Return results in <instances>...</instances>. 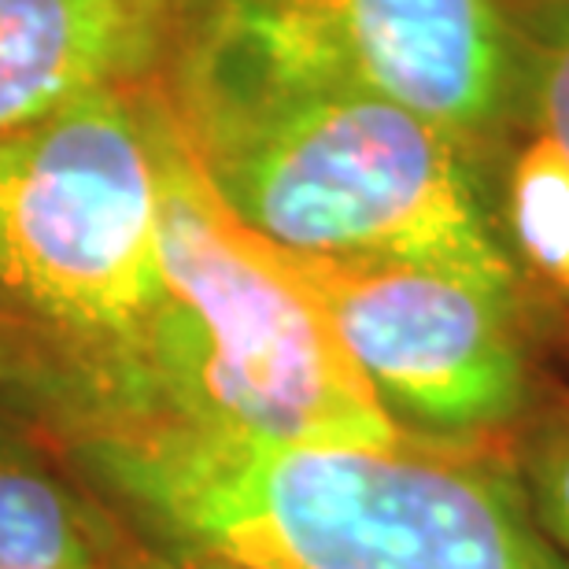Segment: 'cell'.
<instances>
[{
	"label": "cell",
	"mask_w": 569,
	"mask_h": 569,
	"mask_svg": "<svg viewBox=\"0 0 569 569\" xmlns=\"http://www.w3.org/2000/svg\"><path fill=\"white\" fill-rule=\"evenodd\" d=\"M518 127L537 130L569 159V0H515Z\"/></svg>",
	"instance_id": "9"
},
{
	"label": "cell",
	"mask_w": 569,
	"mask_h": 569,
	"mask_svg": "<svg viewBox=\"0 0 569 569\" xmlns=\"http://www.w3.org/2000/svg\"><path fill=\"white\" fill-rule=\"evenodd\" d=\"M503 237L518 274L529 270L569 303V159L537 130H515L503 144Z\"/></svg>",
	"instance_id": "8"
},
{
	"label": "cell",
	"mask_w": 569,
	"mask_h": 569,
	"mask_svg": "<svg viewBox=\"0 0 569 569\" xmlns=\"http://www.w3.org/2000/svg\"><path fill=\"white\" fill-rule=\"evenodd\" d=\"M127 526V521H122ZM116 569H252L222 555L200 551V548H181V543H156L138 537L127 526V540L116 555Z\"/></svg>",
	"instance_id": "11"
},
{
	"label": "cell",
	"mask_w": 569,
	"mask_h": 569,
	"mask_svg": "<svg viewBox=\"0 0 569 569\" xmlns=\"http://www.w3.org/2000/svg\"><path fill=\"white\" fill-rule=\"evenodd\" d=\"M510 459L540 529L569 562V396L526 418L510 437Z\"/></svg>",
	"instance_id": "10"
},
{
	"label": "cell",
	"mask_w": 569,
	"mask_h": 569,
	"mask_svg": "<svg viewBox=\"0 0 569 569\" xmlns=\"http://www.w3.org/2000/svg\"><path fill=\"white\" fill-rule=\"evenodd\" d=\"M159 97L244 230L296 256L451 270L518 303L481 167L389 100L170 44Z\"/></svg>",
	"instance_id": "2"
},
{
	"label": "cell",
	"mask_w": 569,
	"mask_h": 569,
	"mask_svg": "<svg viewBox=\"0 0 569 569\" xmlns=\"http://www.w3.org/2000/svg\"><path fill=\"white\" fill-rule=\"evenodd\" d=\"M278 252L403 432L507 443L537 411L518 303L437 267Z\"/></svg>",
	"instance_id": "5"
},
{
	"label": "cell",
	"mask_w": 569,
	"mask_h": 569,
	"mask_svg": "<svg viewBox=\"0 0 569 569\" xmlns=\"http://www.w3.org/2000/svg\"><path fill=\"white\" fill-rule=\"evenodd\" d=\"M181 0H0V138L89 93L141 86Z\"/></svg>",
	"instance_id": "6"
},
{
	"label": "cell",
	"mask_w": 569,
	"mask_h": 569,
	"mask_svg": "<svg viewBox=\"0 0 569 569\" xmlns=\"http://www.w3.org/2000/svg\"><path fill=\"white\" fill-rule=\"evenodd\" d=\"M127 526L49 443L0 415V569H116Z\"/></svg>",
	"instance_id": "7"
},
{
	"label": "cell",
	"mask_w": 569,
	"mask_h": 569,
	"mask_svg": "<svg viewBox=\"0 0 569 569\" xmlns=\"http://www.w3.org/2000/svg\"><path fill=\"white\" fill-rule=\"evenodd\" d=\"M144 540L252 569H569L510 443H274L192 426L44 440Z\"/></svg>",
	"instance_id": "1"
},
{
	"label": "cell",
	"mask_w": 569,
	"mask_h": 569,
	"mask_svg": "<svg viewBox=\"0 0 569 569\" xmlns=\"http://www.w3.org/2000/svg\"><path fill=\"white\" fill-rule=\"evenodd\" d=\"M156 148L167 303L119 415L97 429L192 426L274 443H400L407 432L373 400L307 284L203 181L159 89Z\"/></svg>",
	"instance_id": "3"
},
{
	"label": "cell",
	"mask_w": 569,
	"mask_h": 569,
	"mask_svg": "<svg viewBox=\"0 0 569 569\" xmlns=\"http://www.w3.org/2000/svg\"><path fill=\"white\" fill-rule=\"evenodd\" d=\"M170 44L389 100L481 170L518 127L515 0H181Z\"/></svg>",
	"instance_id": "4"
}]
</instances>
